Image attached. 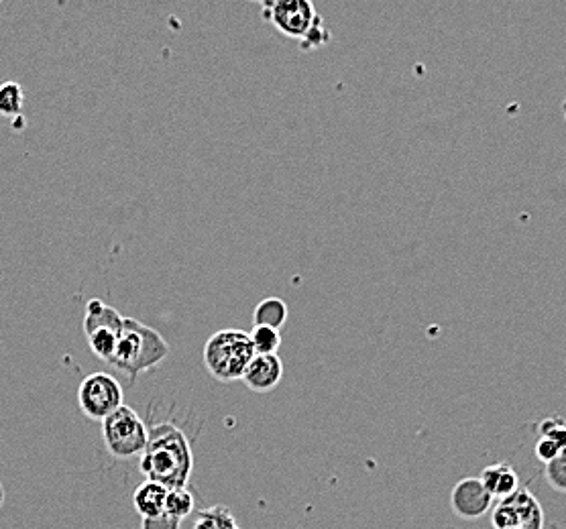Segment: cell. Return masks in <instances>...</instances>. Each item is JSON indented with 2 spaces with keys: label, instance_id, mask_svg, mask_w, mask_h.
Segmentation results:
<instances>
[{
  "label": "cell",
  "instance_id": "1",
  "mask_svg": "<svg viewBox=\"0 0 566 529\" xmlns=\"http://www.w3.org/2000/svg\"><path fill=\"white\" fill-rule=\"evenodd\" d=\"M139 468L147 481L159 483L167 491L188 487L194 470V454L186 432L172 422L151 426Z\"/></svg>",
  "mask_w": 566,
  "mask_h": 529
},
{
  "label": "cell",
  "instance_id": "2",
  "mask_svg": "<svg viewBox=\"0 0 566 529\" xmlns=\"http://www.w3.org/2000/svg\"><path fill=\"white\" fill-rule=\"evenodd\" d=\"M167 357L169 344L155 328L135 318H125L123 334L108 365L119 369L131 381H135L139 375L161 365Z\"/></svg>",
  "mask_w": 566,
  "mask_h": 529
},
{
  "label": "cell",
  "instance_id": "3",
  "mask_svg": "<svg viewBox=\"0 0 566 529\" xmlns=\"http://www.w3.org/2000/svg\"><path fill=\"white\" fill-rule=\"evenodd\" d=\"M253 357L255 350L249 332L235 328L214 332L206 340L202 350V359L208 373L222 383L243 379V373L253 361Z\"/></svg>",
  "mask_w": 566,
  "mask_h": 529
},
{
  "label": "cell",
  "instance_id": "4",
  "mask_svg": "<svg viewBox=\"0 0 566 529\" xmlns=\"http://www.w3.org/2000/svg\"><path fill=\"white\" fill-rule=\"evenodd\" d=\"M102 438L106 450L121 460L141 456L147 448L149 428L137 411L129 405H121L115 414L102 422Z\"/></svg>",
  "mask_w": 566,
  "mask_h": 529
},
{
  "label": "cell",
  "instance_id": "5",
  "mask_svg": "<svg viewBox=\"0 0 566 529\" xmlns=\"http://www.w3.org/2000/svg\"><path fill=\"white\" fill-rule=\"evenodd\" d=\"M125 328V316L119 310L94 298L86 304L84 314V334L94 355L108 363L115 355V348Z\"/></svg>",
  "mask_w": 566,
  "mask_h": 529
},
{
  "label": "cell",
  "instance_id": "6",
  "mask_svg": "<svg viewBox=\"0 0 566 529\" xmlns=\"http://www.w3.org/2000/svg\"><path fill=\"white\" fill-rule=\"evenodd\" d=\"M261 9L265 21L298 43H304L322 21L310 0H269L261 5Z\"/></svg>",
  "mask_w": 566,
  "mask_h": 529
},
{
  "label": "cell",
  "instance_id": "7",
  "mask_svg": "<svg viewBox=\"0 0 566 529\" xmlns=\"http://www.w3.org/2000/svg\"><path fill=\"white\" fill-rule=\"evenodd\" d=\"M78 403L88 420L104 422L121 405H125L123 387L117 377L108 373H92L82 381L78 389Z\"/></svg>",
  "mask_w": 566,
  "mask_h": 529
},
{
  "label": "cell",
  "instance_id": "8",
  "mask_svg": "<svg viewBox=\"0 0 566 529\" xmlns=\"http://www.w3.org/2000/svg\"><path fill=\"white\" fill-rule=\"evenodd\" d=\"M493 495L485 489L479 477L459 481L450 493V509L465 521H475L493 509Z\"/></svg>",
  "mask_w": 566,
  "mask_h": 529
},
{
  "label": "cell",
  "instance_id": "9",
  "mask_svg": "<svg viewBox=\"0 0 566 529\" xmlns=\"http://www.w3.org/2000/svg\"><path fill=\"white\" fill-rule=\"evenodd\" d=\"M283 379V363L277 355H255L243 373V383L255 393L273 391Z\"/></svg>",
  "mask_w": 566,
  "mask_h": 529
},
{
  "label": "cell",
  "instance_id": "10",
  "mask_svg": "<svg viewBox=\"0 0 566 529\" xmlns=\"http://www.w3.org/2000/svg\"><path fill=\"white\" fill-rule=\"evenodd\" d=\"M481 483L485 489L493 495V499H505L509 495H514L520 489V479L512 464L507 462H495L483 468L481 473Z\"/></svg>",
  "mask_w": 566,
  "mask_h": 529
},
{
  "label": "cell",
  "instance_id": "11",
  "mask_svg": "<svg viewBox=\"0 0 566 529\" xmlns=\"http://www.w3.org/2000/svg\"><path fill=\"white\" fill-rule=\"evenodd\" d=\"M165 499H167V489L163 485L145 481L143 485L137 487L133 495V505L135 511L141 515V519H147L165 511Z\"/></svg>",
  "mask_w": 566,
  "mask_h": 529
},
{
  "label": "cell",
  "instance_id": "12",
  "mask_svg": "<svg viewBox=\"0 0 566 529\" xmlns=\"http://www.w3.org/2000/svg\"><path fill=\"white\" fill-rule=\"evenodd\" d=\"M255 326H267L273 330H279L283 324L288 322V304L279 298H265L257 304L253 312Z\"/></svg>",
  "mask_w": 566,
  "mask_h": 529
},
{
  "label": "cell",
  "instance_id": "13",
  "mask_svg": "<svg viewBox=\"0 0 566 529\" xmlns=\"http://www.w3.org/2000/svg\"><path fill=\"white\" fill-rule=\"evenodd\" d=\"M192 529H241L235 515L224 505H212L198 513Z\"/></svg>",
  "mask_w": 566,
  "mask_h": 529
},
{
  "label": "cell",
  "instance_id": "14",
  "mask_svg": "<svg viewBox=\"0 0 566 529\" xmlns=\"http://www.w3.org/2000/svg\"><path fill=\"white\" fill-rule=\"evenodd\" d=\"M194 495L190 493L188 487L182 489H169L167 499H165V513L174 515L178 519H186L194 511Z\"/></svg>",
  "mask_w": 566,
  "mask_h": 529
},
{
  "label": "cell",
  "instance_id": "15",
  "mask_svg": "<svg viewBox=\"0 0 566 529\" xmlns=\"http://www.w3.org/2000/svg\"><path fill=\"white\" fill-rule=\"evenodd\" d=\"M251 344L255 355H277V350L281 346V336L279 330L267 328V326H255L251 332Z\"/></svg>",
  "mask_w": 566,
  "mask_h": 529
},
{
  "label": "cell",
  "instance_id": "16",
  "mask_svg": "<svg viewBox=\"0 0 566 529\" xmlns=\"http://www.w3.org/2000/svg\"><path fill=\"white\" fill-rule=\"evenodd\" d=\"M25 102L23 88L17 82L0 84V114L3 116H21Z\"/></svg>",
  "mask_w": 566,
  "mask_h": 529
},
{
  "label": "cell",
  "instance_id": "17",
  "mask_svg": "<svg viewBox=\"0 0 566 529\" xmlns=\"http://www.w3.org/2000/svg\"><path fill=\"white\" fill-rule=\"evenodd\" d=\"M544 477L554 491L566 493V450L544 466Z\"/></svg>",
  "mask_w": 566,
  "mask_h": 529
},
{
  "label": "cell",
  "instance_id": "18",
  "mask_svg": "<svg viewBox=\"0 0 566 529\" xmlns=\"http://www.w3.org/2000/svg\"><path fill=\"white\" fill-rule=\"evenodd\" d=\"M540 436L554 440L562 450H566V420L558 418V416L542 420Z\"/></svg>",
  "mask_w": 566,
  "mask_h": 529
},
{
  "label": "cell",
  "instance_id": "19",
  "mask_svg": "<svg viewBox=\"0 0 566 529\" xmlns=\"http://www.w3.org/2000/svg\"><path fill=\"white\" fill-rule=\"evenodd\" d=\"M180 527H182V519L169 515L165 511L141 521V529H180Z\"/></svg>",
  "mask_w": 566,
  "mask_h": 529
},
{
  "label": "cell",
  "instance_id": "20",
  "mask_svg": "<svg viewBox=\"0 0 566 529\" xmlns=\"http://www.w3.org/2000/svg\"><path fill=\"white\" fill-rule=\"evenodd\" d=\"M560 452H562V448L554 440H550V438H542L540 436V440L536 442V458L540 462H544V466L548 462H552Z\"/></svg>",
  "mask_w": 566,
  "mask_h": 529
},
{
  "label": "cell",
  "instance_id": "21",
  "mask_svg": "<svg viewBox=\"0 0 566 529\" xmlns=\"http://www.w3.org/2000/svg\"><path fill=\"white\" fill-rule=\"evenodd\" d=\"M3 503H5V487L0 483V507H3Z\"/></svg>",
  "mask_w": 566,
  "mask_h": 529
},
{
  "label": "cell",
  "instance_id": "22",
  "mask_svg": "<svg viewBox=\"0 0 566 529\" xmlns=\"http://www.w3.org/2000/svg\"><path fill=\"white\" fill-rule=\"evenodd\" d=\"M512 529H526V527H512Z\"/></svg>",
  "mask_w": 566,
  "mask_h": 529
}]
</instances>
